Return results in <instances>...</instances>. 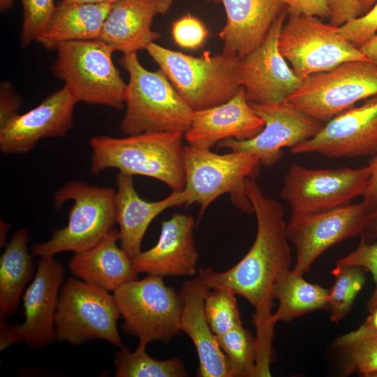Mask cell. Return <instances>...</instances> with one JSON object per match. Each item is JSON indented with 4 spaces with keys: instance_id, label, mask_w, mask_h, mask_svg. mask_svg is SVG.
I'll return each instance as SVG.
<instances>
[{
    "instance_id": "1",
    "label": "cell",
    "mask_w": 377,
    "mask_h": 377,
    "mask_svg": "<svg viewBox=\"0 0 377 377\" xmlns=\"http://www.w3.org/2000/svg\"><path fill=\"white\" fill-rule=\"evenodd\" d=\"M246 187L257 221L256 235L251 249L229 269L219 272L201 267L198 277L209 288H228L253 306L256 376L269 377L276 325L272 290L278 276L290 269L291 254L281 205L267 197L254 177L246 179Z\"/></svg>"
},
{
    "instance_id": "2",
    "label": "cell",
    "mask_w": 377,
    "mask_h": 377,
    "mask_svg": "<svg viewBox=\"0 0 377 377\" xmlns=\"http://www.w3.org/2000/svg\"><path fill=\"white\" fill-rule=\"evenodd\" d=\"M184 134L179 132L145 133L114 138H91V171L98 174L108 168L134 176L156 179L173 191H183L185 172L183 161Z\"/></svg>"
},
{
    "instance_id": "3",
    "label": "cell",
    "mask_w": 377,
    "mask_h": 377,
    "mask_svg": "<svg viewBox=\"0 0 377 377\" xmlns=\"http://www.w3.org/2000/svg\"><path fill=\"white\" fill-rule=\"evenodd\" d=\"M119 62L129 76L124 97L126 111L119 126L121 132L126 135L157 132L184 134L194 110L163 71L145 68L137 53L124 54Z\"/></svg>"
},
{
    "instance_id": "4",
    "label": "cell",
    "mask_w": 377,
    "mask_h": 377,
    "mask_svg": "<svg viewBox=\"0 0 377 377\" xmlns=\"http://www.w3.org/2000/svg\"><path fill=\"white\" fill-rule=\"evenodd\" d=\"M146 50L193 110L224 103L240 88L237 57L223 52L212 55L209 51L193 57L154 42Z\"/></svg>"
},
{
    "instance_id": "5",
    "label": "cell",
    "mask_w": 377,
    "mask_h": 377,
    "mask_svg": "<svg viewBox=\"0 0 377 377\" xmlns=\"http://www.w3.org/2000/svg\"><path fill=\"white\" fill-rule=\"evenodd\" d=\"M185 205H200V217L219 196L228 193L232 202L241 211L252 214L246 181L256 177L260 162L254 154L232 151L219 154L209 149L184 146Z\"/></svg>"
},
{
    "instance_id": "6",
    "label": "cell",
    "mask_w": 377,
    "mask_h": 377,
    "mask_svg": "<svg viewBox=\"0 0 377 377\" xmlns=\"http://www.w3.org/2000/svg\"><path fill=\"white\" fill-rule=\"evenodd\" d=\"M115 190L90 185L81 181H71L55 191L53 206L61 209L72 200L68 223L54 230L49 240L34 244L33 256H54L66 251L80 253L98 244L116 223Z\"/></svg>"
},
{
    "instance_id": "7",
    "label": "cell",
    "mask_w": 377,
    "mask_h": 377,
    "mask_svg": "<svg viewBox=\"0 0 377 377\" xmlns=\"http://www.w3.org/2000/svg\"><path fill=\"white\" fill-rule=\"evenodd\" d=\"M54 75L77 101L117 110L124 106L126 83L112 61L115 50L100 39L74 40L56 47Z\"/></svg>"
},
{
    "instance_id": "8",
    "label": "cell",
    "mask_w": 377,
    "mask_h": 377,
    "mask_svg": "<svg viewBox=\"0 0 377 377\" xmlns=\"http://www.w3.org/2000/svg\"><path fill=\"white\" fill-rule=\"evenodd\" d=\"M163 277L148 274L128 281L113 292L127 333L147 343H168L181 332V293L166 285Z\"/></svg>"
},
{
    "instance_id": "9",
    "label": "cell",
    "mask_w": 377,
    "mask_h": 377,
    "mask_svg": "<svg viewBox=\"0 0 377 377\" xmlns=\"http://www.w3.org/2000/svg\"><path fill=\"white\" fill-rule=\"evenodd\" d=\"M120 313L109 291L69 278L63 283L55 316V339L80 345L103 339L124 348L117 328Z\"/></svg>"
},
{
    "instance_id": "10",
    "label": "cell",
    "mask_w": 377,
    "mask_h": 377,
    "mask_svg": "<svg viewBox=\"0 0 377 377\" xmlns=\"http://www.w3.org/2000/svg\"><path fill=\"white\" fill-rule=\"evenodd\" d=\"M376 95L377 65L370 61H351L302 80L285 101L325 123Z\"/></svg>"
},
{
    "instance_id": "11",
    "label": "cell",
    "mask_w": 377,
    "mask_h": 377,
    "mask_svg": "<svg viewBox=\"0 0 377 377\" xmlns=\"http://www.w3.org/2000/svg\"><path fill=\"white\" fill-rule=\"evenodd\" d=\"M279 47L301 80L347 61H369L339 27L312 16L289 14L279 34Z\"/></svg>"
},
{
    "instance_id": "12",
    "label": "cell",
    "mask_w": 377,
    "mask_h": 377,
    "mask_svg": "<svg viewBox=\"0 0 377 377\" xmlns=\"http://www.w3.org/2000/svg\"><path fill=\"white\" fill-rule=\"evenodd\" d=\"M371 175L368 165L360 168L310 169L290 164L283 177L281 197L291 215L331 210L363 195Z\"/></svg>"
},
{
    "instance_id": "13",
    "label": "cell",
    "mask_w": 377,
    "mask_h": 377,
    "mask_svg": "<svg viewBox=\"0 0 377 377\" xmlns=\"http://www.w3.org/2000/svg\"><path fill=\"white\" fill-rule=\"evenodd\" d=\"M370 209L362 201L326 212L291 215L286 226L289 241L296 250L293 269L304 274L328 249L362 232Z\"/></svg>"
},
{
    "instance_id": "14",
    "label": "cell",
    "mask_w": 377,
    "mask_h": 377,
    "mask_svg": "<svg viewBox=\"0 0 377 377\" xmlns=\"http://www.w3.org/2000/svg\"><path fill=\"white\" fill-rule=\"evenodd\" d=\"M249 103L264 121L263 130L251 139H226L217 147L253 153L263 167L276 164L283 156V148L291 149L313 138L324 124L287 101Z\"/></svg>"
},
{
    "instance_id": "15",
    "label": "cell",
    "mask_w": 377,
    "mask_h": 377,
    "mask_svg": "<svg viewBox=\"0 0 377 377\" xmlns=\"http://www.w3.org/2000/svg\"><path fill=\"white\" fill-rule=\"evenodd\" d=\"M286 10L274 20L261 44L239 59L237 77L249 102L285 101L297 88V77L281 54L279 37L286 20Z\"/></svg>"
},
{
    "instance_id": "16",
    "label": "cell",
    "mask_w": 377,
    "mask_h": 377,
    "mask_svg": "<svg viewBox=\"0 0 377 377\" xmlns=\"http://www.w3.org/2000/svg\"><path fill=\"white\" fill-rule=\"evenodd\" d=\"M290 151L329 158L374 156L377 152V95L324 123L316 135Z\"/></svg>"
},
{
    "instance_id": "17",
    "label": "cell",
    "mask_w": 377,
    "mask_h": 377,
    "mask_svg": "<svg viewBox=\"0 0 377 377\" xmlns=\"http://www.w3.org/2000/svg\"><path fill=\"white\" fill-rule=\"evenodd\" d=\"M77 101L64 86L45 98L36 107L17 114L0 128V150L24 154L44 138L65 136L73 126Z\"/></svg>"
},
{
    "instance_id": "18",
    "label": "cell",
    "mask_w": 377,
    "mask_h": 377,
    "mask_svg": "<svg viewBox=\"0 0 377 377\" xmlns=\"http://www.w3.org/2000/svg\"><path fill=\"white\" fill-rule=\"evenodd\" d=\"M64 269L53 256L38 260L36 273L23 296L24 322L16 325L21 341L32 348H44L55 339V316Z\"/></svg>"
},
{
    "instance_id": "19",
    "label": "cell",
    "mask_w": 377,
    "mask_h": 377,
    "mask_svg": "<svg viewBox=\"0 0 377 377\" xmlns=\"http://www.w3.org/2000/svg\"><path fill=\"white\" fill-rule=\"evenodd\" d=\"M240 87L227 102L209 108L194 110L192 121L184 138L188 145L210 149L226 139L249 140L264 127Z\"/></svg>"
},
{
    "instance_id": "20",
    "label": "cell",
    "mask_w": 377,
    "mask_h": 377,
    "mask_svg": "<svg viewBox=\"0 0 377 377\" xmlns=\"http://www.w3.org/2000/svg\"><path fill=\"white\" fill-rule=\"evenodd\" d=\"M194 228V219L184 214L163 221L156 245L132 259L135 270L162 277L194 275L198 260Z\"/></svg>"
},
{
    "instance_id": "21",
    "label": "cell",
    "mask_w": 377,
    "mask_h": 377,
    "mask_svg": "<svg viewBox=\"0 0 377 377\" xmlns=\"http://www.w3.org/2000/svg\"><path fill=\"white\" fill-rule=\"evenodd\" d=\"M174 0H120L114 3L98 39L124 54L137 53L161 37L151 29L154 17L166 14Z\"/></svg>"
},
{
    "instance_id": "22",
    "label": "cell",
    "mask_w": 377,
    "mask_h": 377,
    "mask_svg": "<svg viewBox=\"0 0 377 377\" xmlns=\"http://www.w3.org/2000/svg\"><path fill=\"white\" fill-rule=\"evenodd\" d=\"M220 1L226 13V23L219 33L222 52L239 59L261 44L274 20L286 10L284 0Z\"/></svg>"
},
{
    "instance_id": "23",
    "label": "cell",
    "mask_w": 377,
    "mask_h": 377,
    "mask_svg": "<svg viewBox=\"0 0 377 377\" xmlns=\"http://www.w3.org/2000/svg\"><path fill=\"white\" fill-rule=\"evenodd\" d=\"M114 195L116 223L121 248L133 259L141 251L145 232L151 221L164 210L185 205L184 191H173L163 200L149 202L135 191L133 176L119 172Z\"/></svg>"
},
{
    "instance_id": "24",
    "label": "cell",
    "mask_w": 377,
    "mask_h": 377,
    "mask_svg": "<svg viewBox=\"0 0 377 377\" xmlns=\"http://www.w3.org/2000/svg\"><path fill=\"white\" fill-rule=\"evenodd\" d=\"M208 289L198 276L183 283L180 329L196 348L199 360L197 376L231 377L226 357L205 315L204 300Z\"/></svg>"
},
{
    "instance_id": "25",
    "label": "cell",
    "mask_w": 377,
    "mask_h": 377,
    "mask_svg": "<svg viewBox=\"0 0 377 377\" xmlns=\"http://www.w3.org/2000/svg\"><path fill=\"white\" fill-rule=\"evenodd\" d=\"M118 229L112 228L91 249L75 253L69 263L71 272L83 281L108 291L137 279L132 259L117 245Z\"/></svg>"
},
{
    "instance_id": "26",
    "label": "cell",
    "mask_w": 377,
    "mask_h": 377,
    "mask_svg": "<svg viewBox=\"0 0 377 377\" xmlns=\"http://www.w3.org/2000/svg\"><path fill=\"white\" fill-rule=\"evenodd\" d=\"M112 6L60 2L36 42L52 50L65 42L98 39Z\"/></svg>"
},
{
    "instance_id": "27",
    "label": "cell",
    "mask_w": 377,
    "mask_h": 377,
    "mask_svg": "<svg viewBox=\"0 0 377 377\" xmlns=\"http://www.w3.org/2000/svg\"><path fill=\"white\" fill-rule=\"evenodd\" d=\"M29 231L21 228L6 243L0 258V318L16 311L20 297L34 274L28 250Z\"/></svg>"
},
{
    "instance_id": "28",
    "label": "cell",
    "mask_w": 377,
    "mask_h": 377,
    "mask_svg": "<svg viewBox=\"0 0 377 377\" xmlns=\"http://www.w3.org/2000/svg\"><path fill=\"white\" fill-rule=\"evenodd\" d=\"M279 306L273 313V320L289 323L310 312L328 309L329 290L308 282L302 274L293 269L282 272L275 280L272 290Z\"/></svg>"
},
{
    "instance_id": "29",
    "label": "cell",
    "mask_w": 377,
    "mask_h": 377,
    "mask_svg": "<svg viewBox=\"0 0 377 377\" xmlns=\"http://www.w3.org/2000/svg\"><path fill=\"white\" fill-rule=\"evenodd\" d=\"M147 343L140 341L133 351L124 347L114 360L116 377H186L184 363L177 357L158 360L146 351Z\"/></svg>"
},
{
    "instance_id": "30",
    "label": "cell",
    "mask_w": 377,
    "mask_h": 377,
    "mask_svg": "<svg viewBox=\"0 0 377 377\" xmlns=\"http://www.w3.org/2000/svg\"><path fill=\"white\" fill-rule=\"evenodd\" d=\"M216 337L226 357L231 377H256L257 350L255 337L239 325Z\"/></svg>"
},
{
    "instance_id": "31",
    "label": "cell",
    "mask_w": 377,
    "mask_h": 377,
    "mask_svg": "<svg viewBox=\"0 0 377 377\" xmlns=\"http://www.w3.org/2000/svg\"><path fill=\"white\" fill-rule=\"evenodd\" d=\"M364 269L348 264H335L331 272L334 283L329 290L330 319L334 323L341 320L351 309L359 293L362 289L366 278Z\"/></svg>"
},
{
    "instance_id": "32",
    "label": "cell",
    "mask_w": 377,
    "mask_h": 377,
    "mask_svg": "<svg viewBox=\"0 0 377 377\" xmlns=\"http://www.w3.org/2000/svg\"><path fill=\"white\" fill-rule=\"evenodd\" d=\"M235 295L228 288H209L205 294V315L216 336L242 325Z\"/></svg>"
},
{
    "instance_id": "33",
    "label": "cell",
    "mask_w": 377,
    "mask_h": 377,
    "mask_svg": "<svg viewBox=\"0 0 377 377\" xmlns=\"http://www.w3.org/2000/svg\"><path fill=\"white\" fill-rule=\"evenodd\" d=\"M335 345L341 348L346 357V373L357 372L362 376L377 374V334L339 337Z\"/></svg>"
},
{
    "instance_id": "34",
    "label": "cell",
    "mask_w": 377,
    "mask_h": 377,
    "mask_svg": "<svg viewBox=\"0 0 377 377\" xmlns=\"http://www.w3.org/2000/svg\"><path fill=\"white\" fill-rule=\"evenodd\" d=\"M23 9L21 43L27 47L36 41L47 24L54 9V0H20Z\"/></svg>"
},
{
    "instance_id": "35",
    "label": "cell",
    "mask_w": 377,
    "mask_h": 377,
    "mask_svg": "<svg viewBox=\"0 0 377 377\" xmlns=\"http://www.w3.org/2000/svg\"><path fill=\"white\" fill-rule=\"evenodd\" d=\"M209 31L202 22L187 13L172 24V35L175 43L184 49L195 50L204 43Z\"/></svg>"
},
{
    "instance_id": "36",
    "label": "cell",
    "mask_w": 377,
    "mask_h": 377,
    "mask_svg": "<svg viewBox=\"0 0 377 377\" xmlns=\"http://www.w3.org/2000/svg\"><path fill=\"white\" fill-rule=\"evenodd\" d=\"M336 264L355 265L371 272L375 283L367 309L369 311L377 307V242H367L360 239L358 246L347 256L337 260Z\"/></svg>"
},
{
    "instance_id": "37",
    "label": "cell",
    "mask_w": 377,
    "mask_h": 377,
    "mask_svg": "<svg viewBox=\"0 0 377 377\" xmlns=\"http://www.w3.org/2000/svg\"><path fill=\"white\" fill-rule=\"evenodd\" d=\"M339 31L360 48L377 33V1L367 13L339 27Z\"/></svg>"
},
{
    "instance_id": "38",
    "label": "cell",
    "mask_w": 377,
    "mask_h": 377,
    "mask_svg": "<svg viewBox=\"0 0 377 377\" xmlns=\"http://www.w3.org/2000/svg\"><path fill=\"white\" fill-rule=\"evenodd\" d=\"M330 10V24L340 27L362 15L358 0H326Z\"/></svg>"
},
{
    "instance_id": "39",
    "label": "cell",
    "mask_w": 377,
    "mask_h": 377,
    "mask_svg": "<svg viewBox=\"0 0 377 377\" xmlns=\"http://www.w3.org/2000/svg\"><path fill=\"white\" fill-rule=\"evenodd\" d=\"M22 103V98L15 91L9 82L3 81L0 86V128L18 114Z\"/></svg>"
},
{
    "instance_id": "40",
    "label": "cell",
    "mask_w": 377,
    "mask_h": 377,
    "mask_svg": "<svg viewBox=\"0 0 377 377\" xmlns=\"http://www.w3.org/2000/svg\"><path fill=\"white\" fill-rule=\"evenodd\" d=\"M284 3L289 14L330 19L326 0H284Z\"/></svg>"
},
{
    "instance_id": "41",
    "label": "cell",
    "mask_w": 377,
    "mask_h": 377,
    "mask_svg": "<svg viewBox=\"0 0 377 377\" xmlns=\"http://www.w3.org/2000/svg\"><path fill=\"white\" fill-rule=\"evenodd\" d=\"M368 165L371 168V175L367 187L362 195V201L371 212L377 208V152L370 159Z\"/></svg>"
},
{
    "instance_id": "42",
    "label": "cell",
    "mask_w": 377,
    "mask_h": 377,
    "mask_svg": "<svg viewBox=\"0 0 377 377\" xmlns=\"http://www.w3.org/2000/svg\"><path fill=\"white\" fill-rule=\"evenodd\" d=\"M21 341L16 330V325H9L6 318H0V350Z\"/></svg>"
},
{
    "instance_id": "43",
    "label": "cell",
    "mask_w": 377,
    "mask_h": 377,
    "mask_svg": "<svg viewBox=\"0 0 377 377\" xmlns=\"http://www.w3.org/2000/svg\"><path fill=\"white\" fill-rule=\"evenodd\" d=\"M365 322L355 330L346 334L350 337L377 334V307L370 311Z\"/></svg>"
},
{
    "instance_id": "44",
    "label": "cell",
    "mask_w": 377,
    "mask_h": 377,
    "mask_svg": "<svg viewBox=\"0 0 377 377\" xmlns=\"http://www.w3.org/2000/svg\"><path fill=\"white\" fill-rule=\"evenodd\" d=\"M360 237V239L367 242H371L377 238V208L370 212Z\"/></svg>"
},
{
    "instance_id": "45",
    "label": "cell",
    "mask_w": 377,
    "mask_h": 377,
    "mask_svg": "<svg viewBox=\"0 0 377 377\" xmlns=\"http://www.w3.org/2000/svg\"><path fill=\"white\" fill-rule=\"evenodd\" d=\"M360 49L369 61L377 65V33L363 44Z\"/></svg>"
},
{
    "instance_id": "46",
    "label": "cell",
    "mask_w": 377,
    "mask_h": 377,
    "mask_svg": "<svg viewBox=\"0 0 377 377\" xmlns=\"http://www.w3.org/2000/svg\"><path fill=\"white\" fill-rule=\"evenodd\" d=\"M119 1L120 0H61L60 2L113 5Z\"/></svg>"
},
{
    "instance_id": "47",
    "label": "cell",
    "mask_w": 377,
    "mask_h": 377,
    "mask_svg": "<svg viewBox=\"0 0 377 377\" xmlns=\"http://www.w3.org/2000/svg\"><path fill=\"white\" fill-rule=\"evenodd\" d=\"M9 230V224L5 222H1V247L6 246V238L7 232Z\"/></svg>"
},
{
    "instance_id": "48",
    "label": "cell",
    "mask_w": 377,
    "mask_h": 377,
    "mask_svg": "<svg viewBox=\"0 0 377 377\" xmlns=\"http://www.w3.org/2000/svg\"><path fill=\"white\" fill-rule=\"evenodd\" d=\"M361 6L362 14L367 13L377 1V0H358Z\"/></svg>"
},
{
    "instance_id": "49",
    "label": "cell",
    "mask_w": 377,
    "mask_h": 377,
    "mask_svg": "<svg viewBox=\"0 0 377 377\" xmlns=\"http://www.w3.org/2000/svg\"><path fill=\"white\" fill-rule=\"evenodd\" d=\"M15 0H0V10L4 13L8 10L13 5Z\"/></svg>"
},
{
    "instance_id": "50",
    "label": "cell",
    "mask_w": 377,
    "mask_h": 377,
    "mask_svg": "<svg viewBox=\"0 0 377 377\" xmlns=\"http://www.w3.org/2000/svg\"><path fill=\"white\" fill-rule=\"evenodd\" d=\"M207 1H214V2H216V3H218L220 1V0H207Z\"/></svg>"
},
{
    "instance_id": "51",
    "label": "cell",
    "mask_w": 377,
    "mask_h": 377,
    "mask_svg": "<svg viewBox=\"0 0 377 377\" xmlns=\"http://www.w3.org/2000/svg\"><path fill=\"white\" fill-rule=\"evenodd\" d=\"M375 377H377V374L375 376Z\"/></svg>"
}]
</instances>
